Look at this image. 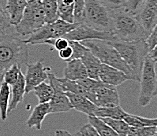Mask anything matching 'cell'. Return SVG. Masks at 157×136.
<instances>
[{"label":"cell","instance_id":"1","mask_svg":"<svg viewBox=\"0 0 157 136\" xmlns=\"http://www.w3.org/2000/svg\"><path fill=\"white\" fill-rule=\"evenodd\" d=\"M29 51L28 44L19 35L0 32V83L4 72L13 64L22 66L28 64Z\"/></svg>","mask_w":157,"mask_h":136},{"label":"cell","instance_id":"2","mask_svg":"<svg viewBox=\"0 0 157 136\" xmlns=\"http://www.w3.org/2000/svg\"><path fill=\"white\" fill-rule=\"evenodd\" d=\"M112 14V32L115 41L145 40L148 37L136 15L128 11L125 6L111 10Z\"/></svg>","mask_w":157,"mask_h":136},{"label":"cell","instance_id":"3","mask_svg":"<svg viewBox=\"0 0 157 136\" xmlns=\"http://www.w3.org/2000/svg\"><path fill=\"white\" fill-rule=\"evenodd\" d=\"M115 48L122 58L133 72L136 81H140V73L146 56L148 55V47L145 40L132 41H108Z\"/></svg>","mask_w":157,"mask_h":136},{"label":"cell","instance_id":"4","mask_svg":"<svg viewBox=\"0 0 157 136\" xmlns=\"http://www.w3.org/2000/svg\"><path fill=\"white\" fill-rule=\"evenodd\" d=\"M83 46L88 48L94 56L100 60L102 64L120 70L126 74L130 80L136 81L133 72L125 62L119 53L108 41L100 39H91L80 42Z\"/></svg>","mask_w":157,"mask_h":136},{"label":"cell","instance_id":"5","mask_svg":"<svg viewBox=\"0 0 157 136\" xmlns=\"http://www.w3.org/2000/svg\"><path fill=\"white\" fill-rule=\"evenodd\" d=\"M111 10L97 0H85L81 24H86L98 31L112 32Z\"/></svg>","mask_w":157,"mask_h":136},{"label":"cell","instance_id":"6","mask_svg":"<svg viewBox=\"0 0 157 136\" xmlns=\"http://www.w3.org/2000/svg\"><path fill=\"white\" fill-rule=\"evenodd\" d=\"M44 24L46 20L41 1L29 0L22 17L15 25V29L17 35L26 36L34 33Z\"/></svg>","mask_w":157,"mask_h":136},{"label":"cell","instance_id":"7","mask_svg":"<svg viewBox=\"0 0 157 136\" xmlns=\"http://www.w3.org/2000/svg\"><path fill=\"white\" fill-rule=\"evenodd\" d=\"M140 93L138 104L145 107L157 95V75L155 72V62L148 55L146 56L143 64L140 77Z\"/></svg>","mask_w":157,"mask_h":136},{"label":"cell","instance_id":"8","mask_svg":"<svg viewBox=\"0 0 157 136\" xmlns=\"http://www.w3.org/2000/svg\"><path fill=\"white\" fill-rule=\"evenodd\" d=\"M78 24V23H69L59 18L53 23L44 24L40 29L23 40L26 44H44L48 40L64 37Z\"/></svg>","mask_w":157,"mask_h":136},{"label":"cell","instance_id":"9","mask_svg":"<svg viewBox=\"0 0 157 136\" xmlns=\"http://www.w3.org/2000/svg\"><path fill=\"white\" fill-rule=\"evenodd\" d=\"M64 37L70 41L82 42L91 39H100L105 41H115L113 32L101 31L91 28L85 24H79L74 29L70 31Z\"/></svg>","mask_w":157,"mask_h":136},{"label":"cell","instance_id":"10","mask_svg":"<svg viewBox=\"0 0 157 136\" xmlns=\"http://www.w3.org/2000/svg\"><path fill=\"white\" fill-rule=\"evenodd\" d=\"M97 107H113L120 105L119 94L115 86L103 83L87 97Z\"/></svg>","mask_w":157,"mask_h":136},{"label":"cell","instance_id":"11","mask_svg":"<svg viewBox=\"0 0 157 136\" xmlns=\"http://www.w3.org/2000/svg\"><path fill=\"white\" fill-rule=\"evenodd\" d=\"M48 69L44 65V60L42 59L35 63L27 64V69L25 75H24L26 94L33 91L36 86L48 79Z\"/></svg>","mask_w":157,"mask_h":136},{"label":"cell","instance_id":"12","mask_svg":"<svg viewBox=\"0 0 157 136\" xmlns=\"http://www.w3.org/2000/svg\"><path fill=\"white\" fill-rule=\"evenodd\" d=\"M136 17L146 33L149 35L157 24V0H146Z\"/></svg>","mask_w":157,"mask_h":136},{"label":"cell","instance_id":"13","mask_svg":"<svg viewBox=\"0 0 157 136\" xmlns=\"http://www.w3.org/2000/svg\"><path fill=\"white\" fill-rule=\"evenodd\" d=\"M99 79L106 84L115 87L120 86L126 81L130 80V79L122 71L104 64H101L100 65Z\"/></svg>","mask_w":157,"mask_h":136},{"label":"cell","instance_id":"14","mask_svg":"<svg viewBox=\"0 0 157 136\" xmlns=\"http://www.w3.org/2000/svg\"><path fill=\"white\" fill-rule=\"evenodd\" d=\"M54 94L52 100L49 101V112L48 114L67 112L73 109L70 100L66 92H63L57 87H52Z\"/></svg>","mask_w":157,"mask_h":136},{"label":"cell","instance_id":"15","mask_svg":"<svg viewBox=\"0 0 157 136\" xmlns=\"http://www.w3.org/2000/svg\"><path fill=\"white\" fill-rule=\"evenodd\" d=\"M73 108L89 116H95L97 106L88 98L80 94L66 93Z\"/></svg>","mask_w":157,"mask_h":136},{"label":"cell","instance_id":"16","mask_svg":"<svg viewBox=\"0 0 157 136\" xmlns=\"http://www.w3.org/2000/svg\"><path fill=\"white\" fill-rule=\"evenodd\" d=\"M63 73L64 78L72 81H79L88 77L87 71L81 59H73L67 61Z\"/></svg>","mask_w":157,"mask_h":136},{"label":"cell","instance_id":"17","mask_svg":"<svg viewBox=\"0 0 157 136\" xmlns=\"http://www.w3.org/2000/svg\"><path fill=\"white\" fill-rule=\"evenodd\" d=\"M49 112V102L39 103L32 111L30 116L26 120V126L29 128L35 127L36 130L42 128L43 122Z\"/></svg>","mask_w":157,"mask_h":136},{"label":"cell","instance_id":"18","mask_svg":"<svg viewBox=\"0 0 157 136\" xmlns=\"http://www.w3.org/2000/svg\"><path fill=\"white\" fill-rule=\"evenodd\" d=\"M29 0H6L5 7L11 25H17L22 17L23 13L25 9Z\"/></svg>","mask_w":157,"mask_h":136},{"label":"cell","instance_id":"19","mask_svg":"<svg viewBox=\"0 0 157 136\" xmlns=\"http://www.w3.org/2000/svg\"><path fill=\"white\" fill-rule=\"evenodd\" d=\"M10 92H11L10 94H12V97L11 100L10 101L8 112L14 110L17 105L24 100V96L25 94V75L22 72H21L17 82L11 86Z\"/></svg>","mask_w":157,"mask_h":136},{"label":"cell","instance_id":"20","mask_svg":"<svg viewBox=\"0 0 157 136\" xmlns=\"http://www.w3.org/2000/svg\"><path fill=\"white\" fill-rule=\"evenodd\" d=\"M81 61H82L86 68L88 77L96 79V80H100L99 79V72H100V65L102 64L100 60L96 56L93 55L90 50H88L82 56Z\"/></svg>","mask_w":157,"mask_h":136},{"label":"cell","instance_id":"21","mask_svg":"<svg viewBox=\"0 0 157 136\" xmlns=\"http://www.w3.org/2000/svg\"><path fill=\"white\" fill-rule=\"evenodd\" d=\"M127 112L119 105L113 107H97L95 116L99 118H111V119H123Z\"/></svg>","mask_w":157,"mask_h":136},{"label":"cell","instance_id":"22","mask_svg":"<svg viewBox=\"0 0 157 136\" xmlns=\"http://www.w3.org/2000/svg\"><path fill=\"white\" fill-rule=\"evenodd\" d=\"M10 94V85L4 82L0 83V118L2 121H6L7 118Z\"/></svg>","mask_w":157,"mask_h":136},{"label":"cell","instance_id":"23","mask_svg":"<svg viewBox=\"0 0 157 136\" xmlns=\"http://www.w3.org/2000/svg\"><path fill=\"white\" fill-rule=\"evenodd\" d=\"M123 120L129 127H148V126H156L157 127L156 118H147L133 115V114L126 113L125 117L123 118Z\"/></svg>","mask_w":157,"mask_h":136},{"label":"cell","instance_id":"24","mask_svg":"<svg viewBox=\"0 0 157 136\" xmlns=\"http://www.w3.org/2000/svg\"><path fill=\"white\" fill-rule=\"evenodd\" d=\"M41 4L44 12L46 23H53L59 18L58 0H42Z\"/></svg>","mask_w":157,"mask_h":136},{"label":"cell","instance_id":"25","mask_svg":"<svg viewBox=\"0 0 157 136\" xmlns=\"http://www.w3.org/2000/svg\"><path fill=\"white\" fill-rule=\"evenodd\" d=\"M74 0H60L59 2V19L69 23H74Z\"/></svg>","mask_w":157,"mask_h":136},{"label":"cell","instance_id":"26","mask_svg":"<svg viewBox=\"0 0 157 136\" xmlns=\"http://www.w3.org/2000/svg\"><path fill=\"white\" fill-rule=\"evenodd\" d=\"M89 123L92 125L100 136H118L112 128L100 118L95 116H89Z\"/></svg>","mask_w":157,"mask_h":136},{"label":"cell","instance_id":"27","mask_svg":"<svg viewBox=\"0 0 157 136\" xmlns=\"http://www.w3.org/2000/svg\"><path fill=\"white\" fill-rule=\"evenodd\" d=\"M33 93L38 98L39 103H48L52 100L54 90L50 83L43 82L33 89Z\"/></svg>","mask_w":157,"mask_h":136},{"label":"cell","instance_id":"28","mask_svg":"<svg viewBox=\"0 0 157 136\" xmlns=\"http://www.w3.org/2000/svg\"><path fill=\"white\" fill-rule=\"evenodd\" d=\"M104 122L114 130L118 136H127L129 126L123 119H111V118H100Z\"/></svg>","mask_w":157,"mask_h":136},{"label":"cell","instance_id":"29","mask_svg":"<svg viewBox=\"0 0 157 136\" xmlns=\"http://www.w3.org/2000/svg\"><path fill=\"white\" fill-rule=\"evenodd\" d=\"M21 72V67L17 64H13L4 72L2 82L7 83L10 86H12L17 81Z\"/></svg>","mask_w":157,"mask_h":136},{"label":"cell","instance_id":"30","mask_svg":"<svg viewBox=\"0 0 157 136\" xmlns=\"http://www.w3.org/2000/svg\"><path fill=\"white\" fill-rule=\"evenodd\" d=\"M156 131V126H148L143 127H129L127 136H153Z\"/></svg>","mask_w":157,"mask_h":136},{"label":"cell","instance_id":"31","mask_svg":"<svg viewBox=\"0 0 157 136\" xmlns=\"http://www.w3.org/2000/svg\"><path fill=\"white\" fill-rule=\"evenodd\" d=\"M69 45H70V47L72 48L73 50V55L70 60H73V59H81L82 56L85 53V52L89 50L88 48L83 46L81 42H77V41L69 40Z\"/></svg>","mask_w":157,"mask_h":136},{"label":"cell","instance_id":"32","mask_svg":"<svg viewBox=\"0 0 157 136\" xmlns=\"http://www.w3.org/2000/svg\"><path fill=\"white\" fill-rule=\"evenodd\" d=\"M85 0H74V23L81 24L82 21V14L85 8Z\"/></svg>","mask_w":157,"mask_h":136},{"label":"cell","instance_id":"33","mask_svg":"<svg viewBox=\"0 0 157 136\" xmlns=\"http://www.w3.org/2000/svg\"><path fill=\"white\" fill-rule=\"evenodd\" d=\"M11 26L9 15L6 9L0 4V32H4Z\"/></svg>","mask_w":157,"mask_h":136},{"label":"cell","instance_id":"34","mask_svg":"<svg viewBox=\"0 0 157 136\" xmlns=\"http://www.w3.org/2000/svg\"><path fill=\"white\" fill-rule=\"evenodd\" d=\"M44 44L51 45V46H53L55 50L60 51V50L69 46V40L66 39L65 37H60V38H57V39L46 41Z\"/></svg>","mask_w":157,"mask_h":136},{"label":"cell","instance_id":"35","mask_svg":"<svg viewBox=\"0 0 157 136\" xmlns=\"http://www.w3.org/2000/svg\"><path fill=\"white\" fill-rule=\"evenodd\" d=\"M145 1L146 0H127L125 4V7L128 11L136 15Z\"/></svg>","mask_w":157,"mask_h":136},{"label":"cell","instance_id":"36","mask_svg":"<svg viewBox=\"0 0 157 136\" xmlns=\"http://www.w3.org/2000/svg\"><path fill=\"white\" fill-rule=\"evenodd\" d=\"M97 1L111 9H118L124 6L126 4L125 0H97Z\"/></svg>","mask_w":157,"mask_h":136},{"label":"cell","instance_id":"37","mask_svg":"<svg viewBox=\"0 0 157 136\" xmlns=\"http://www.w3.org/2000/svg\"><path fill=\"white\" fill-rule=\"evenodd\" d=\"M145 42L148 45V50H151L152 48L157 45V24L154 27V28L151 31Z\"/></svg>","mask_w":157,"mask_h":136},{"label":"cell","instance_id":"38","mask_svg":"<svg viewBox=\"0 0 157 136\" xmlns=\"http://www.w3.org/2000/svg\"><path fill=\"white\" fill-rule=\"evenodd\" d=\"M79 132L82 136H100L96 129L89 123L83 125L80 129Z\"/></svg>","mask_w":157,"mask_h":136},{"label":"cell","instance_id":"39","mask_svg":"<svg viewBox=\"0 0 157 136\" xmlns=\"http://www.w3.org/2000/svg\"><path fill=\"white\" fill-rule=\"evenodd\" d=\"M73 55V50L72 48L70 47V46L69 45V46H67V48H65L63 50L59 51V57L63 60L65 61H70Z\"/></svg>","mask_w":157,"mask_h":136},{"label":"cell","instance_id":"40","mask_svg":"<svg viewBox=\"0 0 157 136\" xmlns=\"http://www.w3.org/2000/svg\"><path fill=\"white\" fill-rule=\"evenodd\" d=\"M148 55L151 57V60H152L154 62H157V45L148 51Z\"/></svg>","mask_w":157,"mask_h":136},{"label":"cell","instance_id":"41","mask_svg":"<svg viewBox=\"0 0 157 136\" xmlns=\"http://www.w3.org/2000/svg\"><path fill=\"white\" fill-rule=\"evenodd\" d=\"M55 136H71V134L67 130L59 129L55 131Z\"/></svg>","mask_w":157,"mask_h":136},{"label":"cell","instance_id":"42","mask_svg":"<svg viewBox=\"0 0 157 136\" xmlns=\"http://www.w3.org/2000/svg\"><path fill=\"white\" fill-rule=\"evenodd\" d=\"M71 136H82V135H81L80 132H79V131H78V132L75 133V134H71Z\"/></svg>","mask_w":157,"mask_h":136},{"label":"cell","instance_id":"43","mask_svg":"<svg viewBox=\"0 0 157 136\" xmlns=\"http://www.w3.org/2000/svg\"><path fill=\"white\" fill-rule=\"evenodd\" d=\"M59 1H60V0H58V2H59Z\"/></svg>","mask_w":157,"mask_h":136},{"label":"cell","instance_id":"44","mask_svg":"<svg viewBox=\"0 0 157 136\" xmlns=\"http://www.w3.org/2000/svg\"><path fill=\"white\" fill-rule=\"evenodd\" d=\"M125 1H126H126H127V0H125Z\"/></svg>","mask_w":157,"mask_h":136},{"label":"cell","instance_id":"45","mask_svg":"<svg viewBox=\"0 0 157 136\" xmlns=\"http://www.w3.org/2000/svg\"><path fill=\"white\" fill-rule=\"evenodd\" d=\"M39 1H42V0H39Z\"/></svg>","mask_w":157,"mask_h":136},{"label":"cell","instance_id":"46","mask_svg":"<svg viewBox=\"0 0 157 136\" xmlns=\"http://www.w3.org/2000/svg\"><path fill=\"white\" fill-rule=\"evenodd\" d=\"M156 119H157V118H156Z\"/></svg>","mask_w":157,"mask_h":136}]
</instances>
